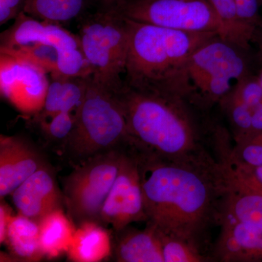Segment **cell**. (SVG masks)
Segmentation results:
<instances>
[{
    "label": "cell",
    "mask_w": 262,
    "mask_h": 262,
    "mask_svg": "<svg viewBox=\"0 0 262 262\" xmlns=\"http://www.w3.org/2000/svg\"><path fill=\"white\" fill-rule=\"evenodd\" d=\"M125 149L91 157L74 166L61 179L69 217L76 227L85 222L99 223L103 204L120 170Z\"/></svg>",
    "instance_id": "7"
},
{
    "label": "cell",
    "mask_w": 262,
    "mask_h": 262,
    "mask_svg": "<svg viewBox=\"0 0 262 262\" xmlns=\"http://www.w3.org/2000/svg\"><path fill=\"white\" fill-rule=\"evenodd\" d=\"M80 46L93 69V79L116 92L124 84L128 55L129 26L116 5L103 7L80 18Z\"/></svg>",
    "instance_id": "6"
},
{
    "label": "cell",
    "mask_w": 262,
    "mask_h": 262,
    "mask_svg": "<svg viewBox=\"0 0 262 262\" xmlns=\"http://www.w3.org/2000/svg\"><path fill=\"white\" fill-rule=\"evenodd\" d=\"M37 44L53 46L58 51L81 48L80 37L77 34L63 28V26L33 18L24 12L0 36V48Z\"/></svg>",
    "instance_id": "13"
},
{
    "label": "cell",
    "mask_w": 262,
    "mask_h": 262,
    "mask_svg": "<svg viewBox=\"0 0 262 262\" xmlns=\"http://www.w3.org/2000/svg\"><path fill=\"white\" fill-rule=\"evenodd\" d=\"M28 0H0V24L4 25L24 12Z\"/></svg>",
    "instance_id": "30"
},
{
    "label": "cell",
    "mask_w": 262,
    "mask_h": 262,
    "mask_svg": "<svg viewBox=\"0 0 262 262\" xmlns=\"http://www.w3.org/2000/svg\"><path fill=\"white\" fill-rule=\"evenodd\" d=\"M223 221L262 226V195L227 186L220 225Z\"/></svg>",
    "instance_id": "21"
},
{
    "label": "cell",
    "mask_w": 262,
    "mask_h": 262,
    "mask_svg": "<svg viewBox=\"0 0 262 262\" xmlns=\"http://www.w3.org/2000/svg\"><path fill=\"white\" fill-rule=\"evenodd\" d=\"M243 27L251 42L262 27V17L259 13L258 0H234Z\"/></svg>",
    "instance_id": "29"
},
{
    "label": "cell",
    "mask_w": 262,
    "mask_h": 262,
    "mask_svg": "<svg viewBox=\"0 0 262 262\" xmlns=\"http://www.w3.org/2000/svg\"><path fill=\"white\" fill-rule=\"evenodd\" d=\"M111 258L117 262H164L159 232L146 223L144 229L128 225L112 231Z\"/></svg>",
    "instance_id": "15"
},
{
    "label": "cell",
    "mask_w": 262,
    "mask_h": 262,
    "mask_svg": "<svg viewBox=\"0 0 262 262\" xmlns=\"http://www.w3.org/2000/svg\"><path fill=\"white\" fill-rule=\"evenodd\" d=\"M0 53L36 66L47 74L55 73L58 61V50L48 45L37 44L13 48H0Z\"/></svg>",
    "instance_id": "24"
},
{
    "label": "cell",
    "mask_w": 262,
    "mask_h": 262,
    "mask_svg": "<svg viewBox=\"0 0 262 262\" xmlns=\"http://www.w3.org/2000/svg\"><path fill=\"white\" fill-rule=\"evenodd\" d=\"M48 145L64 149L75 125V115L68 113L57 114L47 120L34 122Z\"/></svg>",
    "instance_id": "25"
},
{
    "label": "cell",
    "mask_w": 262,
    "mask_h": 262,
    "mask_svg": "<svg viewBox=\"0 0 262 262\" xmlns=\"http://www.w3.org/2000/svg\"><path fill=\"white\" fill-rule=\"evenodd\" d=\"M258 79H259L260 83H261L262 87V67L261 70H260L259 73H258Z\"/></svg>",
    "instance_id": "35"
},
{
    "label": "cell",
    "mask_w": 262,
    "mask_h": 262,
    "mask_svg": "<svg viewBox=\"0 0 262 262\" xmlns=\"http://www.w3.org/2000/svg\"><path fill=\"white\" fill-rule=\"evenodd\" d=\"M13 215L11 208L4 203L3 200H1V204H0V244H4L7 229Z\"/></svg>",
    "instance_id": "31"
},
{
    "label": "cell",
    "mask_w": 262,
    "mask_h": 262,
    "mask_svg": "<svg viewBox=\"0 0 262 262\" xmlns=\"http://www.w3.org/2000/svg\"><path fill=\"white\" fill-rule=\"evenodd\" d=\"M262 131V103L253 112L251 120V132Z\"/></svg>",
    "instance_id": "32"
},
{
    "label": "cell",
    "mask_w": 262,
    "mask_h": 262,
    "mask_svg": "<svg viewBox=\"0 0 262 262\" xmlns=\"http://www.w3.org/2000/svg\"><path fill=\"white\" fill-rule=\"evenodd\" d=\"M159 232L164 262H209L211 256L184 239Z\"/></svg>",
    "instance_id": "26"
},
{
    "label": "cell",
    "mask_w": 262,
    "mask_h": 262,
    "mask_svg": "<svg viewBox=\"0 0 262 262\" xmlns=\"http://www.w3.org/2000/svg\"><path fill=\"white\" fill-rule=\"evenodd\" d=\"M258 3H259V5L262 6V0H258Z\"/></svg>",
    "instance_id": "36"
},
{
    "label": "cell",
    "mask_w": 262,
    "mask_h": 262,
    "mask_svg": "<svg viewBox=\"0 0 262 262\" xmlns=\"http://www.w3.org/2000/svg\"><path fill=\"white\" fill-rule=\"evenodd\" d=\"M58 61L55 73L56 77H87L93 75V69L82 48H70L58 51Z\"/></svg>",
    "instance_id": "27"
},
{
    "label": "cell",
    "mask_w": 262,
    "mask_h": 262,
    "mask_svg": "<svg viewBox=\"0 0 262 262\" xmlns=\"http://www.w3.org/2000/svg\"><path fill=\"white\" fill-rule=\"evenodd\" d=\"M96 1L98 2L101 6L110 7L120 4L126 0H96Z\"/></svg>",
    "instance_id": "33"
},
{
    "label": "cell",
    "mask_w": 262,
    "mask_h": 262,
    "mask_svg": "<svg viewBox=\"0 0 262 262\" xmlns=\"http://www.w3.org/2000/svg\"><path fill=\"white\" fill-rule=\"evenodd\" d=\"M127 20L129 48L124 82L136 89H160L200 46L220 35Z\"/></svg>",
    "instance_id": "4"
},
{
    "label": "cell",
    "mask_w": 262,
    "mask_h": 262,
    "mask_svg": "<svg viewBox=\"0 0 262 262\" xmlns=\"http://www.w3.org/2000/svg\"><path fill=\"white\" fill-rule=\"evenodd\" d=\"M234 143L228 148L232 158L253 166L262 165V131L250 133Z\"/></svg>",
    "instance_id": "28"
},
{
    "label": "cell",
    "mask_w": 262,
    "mask_h": 262,
    "mask_svg": "<svg viewBox=\"0 0 262 262\" xmlns=\"http://www.w3.org/2000/svg\"><path fill=\"white\" fill-rule=\"evenodd\" d=\"M116 6L125 18L139 23L185 32L216 33L227 38L207 0H126Z\"/></svg>",
    "instance_id": "8"
},
{
    "label": "cell",
    "mask_w": 262,
    "mask_h": 262,
    "mask_svg": "<svg viewBox=\"0 0 262 262\" xmlns=\"http://www.w3.org/2000/svg\"><path fill=\"white\" fill-rule=\"evenodd\" d=\"M96 0H28L24 13L50 23L63 24L80 18Z\"/></svg>",
    "instance_id": "20"
},
{
    "label": "cell",
    "mask_w": 262,
    "mask_h": 262,
    "mask_svg": "<svg viewBox=\"0 0 262 262\" xmlns=\"http://www.w3.org/2000/svg\"><path fill=\"white\" fill-rule=\"evenodd\" d=\"M49 163L35 144L21 136L0 137V198L10 195Z\"/></svg>",
    "instance_id": "11"
},
{
    "label": "cell",
    "mask_w": 262,
    "mask_h": 262,
    "mask_svg": "<svg viewBox=\"0 0 262 262\" xmlns=\"http://www.w3.org/2000/svg\"><path fill=\"white\" fill-rule=\"evenodd\" d=\"M213 244V261L262 262V226L223 221Z\"/></svg>",
    "instance_id": "14"
},
{
    "label": "cell",
    "mask_w": 262,
    "mask_h": 262,
    "mask_svg": "<svg viewBox=\"0 0 262 262\" xmlns=\"http://www.w3.org/2000/svg\"><path fill=\"white\" fill-rule=\"evenodd\" d=\"M39 241L45 257L55 258L67 253L76 226L63 209L56 210L39 222Z\"/></svg>",
    "instance_id": "19"
},
{
    "label": "cell",
    "mask_w": 262,
    "mask_h": 262,
    "mask_svg": "<svg viewBox=\"0 0 262 262\" xmlns=\"http://www.w3.org/2000/svg\"><path fill=\"white\" fill-rule=\"evenodd\" d=\"M251 49L216 35L200 46L156 91L178 95L203 113L215 106L246 76L253 73Z\"/></svg>",
    "instance_id": "3"
},
{
    "label": "cell",
    "mask_w": 262,
    "mask_h": 262,
    "mask_svg": "<svg viewBox=\"0 0 262 262\" xmlns=\"http://www.w3.org/2000/svg\"><path fill=\"white\" fill-rule=\"evenodd\" d=\"M92 76L51 78L42 110L33 116L32 122L62 113L75 115L83 102Z\"/></svg>",
    "instance_id": "16"
},
{
    "label": "cell",
    "mask_w": 262,
    "mask_h": 262,
    "mask_svg": "<svg viewBox=\"0 0 262 262\" xmlns=\"http://www.w3.org/2000/svg\"><path fill=\"white\" fill-rule=\"evenodd\" d=\"M121 105L130 149L173 160H218L220 122L185 99L165 91L136 89L125 83L115 92Z\"/></svg>",
    "instance_id": "2"
},
{
    "label": "cell",
    "mask_w": 262,
    "mask_h": 262,
    "mask_svg": "<svg viewBox=\"0 0 262 262\" xmlns=\"http://www.w3.org/2000/svg\"><path fill=\"white\" fill-rule=\"evenodd\" d=\"M50 81L39 67L0 53L2 96L20 113L34 116L42 110Z\"/></svg>",
    "instance_id": "10"
},
{
    "label": "cell",
    "mask_w": 262,
    "mask_h": 262,
    "mask_svg": "<svg viewBox=\"0 0 262 262\" xmlns=\"http://www.w3.org/2000/svg\"><path fill=\"white\" fill-rule=\"evenodd\" d=\"M4 244L15 261H39L45 257L39 241V225L18 213L13 215Z\"/></svg>",
    "instance_id": "18"
},
{
    "label": "cell",
    "mask_w": 262,
    "mask_h": 262,
    "mask_svg": "<svg viewBox=\"0 0 262 262\" xmlns=\"http://www.w3.org/2000/svg\"><path fill=\"white\" fill-rule=\"evenodd\" d=\"M10 196L18 213L38 224L52 212L65 207L63 192L50 163L32 174Z\"/></svg>",
    "instance_id": "12"
},
{
    "label": "cell",
    "mask_w": 262,
    "mask_h": 262,
    "mask_svg": "<svg viewBox=\"0 0 262 262\" xmlns=\"http://www.w3.org/2000/svg\"><path fill=\"white\" fill-rule=\"evenodd\" d=\"M254 42H256L258 45V49H259V53L258 54H259L260 58H261L262 62V27L258 31L257 34H256Z\"/></svg>",
    "instance_id": "34"
},
{
    "label": "cell",
    "mask_w": 262,
    "mask_h": 262,
    "mask_svg": "<svg viewBox=\"0 0 262 262\" xmlns=\"http://www.w3.org/2000/svg\"><path fill=\"white\" fill-rule=\"evenodd\" d=\"M112 230L95 222H85L76 227L67 254L74 262H98L111 257Z\"/></svg>",
    "instance_id": "17"
},
{
    "label": "cell",
    "mask_w": 262,
    "mask_h": 262,
    "mask_svg": "<svg viewBox=\"0 0 262 262\" xmlns=\"http://www.w3.org/2000/svg\"><path fill=\"white\" fill-rule=\"evenodd\" d=\"M219 17L226 37L246 49H251V39L239 20L234 0H207Z\"/></svg>",
    "instance_id": "23"
},
{
    "label": "cell",
    "mask_w": 262,
    "mask_h": 262,
    "mask_svg": "<svg viewBox=\"0 0 262 262\" xmlns=\"http://www.w3.org/2000/svg\"><path fill=\"white\" fill-rule=\"evenodd\" d=\"M147 221L137 163L126 148L117 178L101 210L99 224L117 231L134 222Z\"/></svg>",
    "instance_id": "9"
},
{
    "label": "cell",
    "mask_w": 262,
    "mask_h": 262,
    "mask_svg": "<svg viewBox=\"0 0 262 262\" xmlns=\"http://www.w3.org/2000/svg\"><path fill=\"white\" fill-rule=\"evenodd\" d=\"M127 149L139 169L146 223L187 241L212 258L211 231L220 227L227 191L219 161L169 160Z\"/></svg>",
    "instance_id": "1"
},
{
    "label": "cell",
    "mask_w": 262,
    "mask_h": 262,
    "mask_svg": "<svg viewBox=\"0 0 262 262\" xmlns=\"http://www.w3.org/2000/svg\"><path fill=\"white\" fill-rule=\"evenodd\" d=\"M128 144L126 120L116 94L92 76L63 154L75 166L94 155L126 149Z\"/></svg>",
    "instance_id": "5"
},
{
    "label": "cell",
    "mask_w": 262,
    "mask_h": 262,
    "mask_svg": "<svg viewBox=\"0 0 262 262\" xmlns=\"http://www.w3.org/2000/svg\"><path fill=\"white\" fill-rule=\"evenodd\" d=\"M229 146L223 148L219 156L227 186L262 195V165L253 166L234 159L229 155Z\"/></svg>",
    "instance_id": "22"
}]
</instances>
